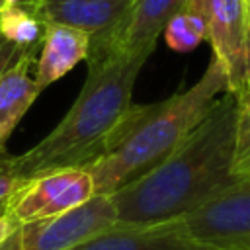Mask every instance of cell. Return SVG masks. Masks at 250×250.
I'll return each instance as SVG.
<instances>
[{"mask_svg":"<svg viewBox=\"0 0 250 250\" xmlns=\"http://www.w3.org/2000/svg\"><path fill=\"white\" fill-rule=\"evenodd\" d=\"M236 141V98L225 92L195 129L150 172L111 199L121 227L170 223L229 188Z\"/></svg>","mask_w":250,"mask_h":250,"instance_id":"cell-1","label":"cell"},{"mask_svg":"<svg viewBox=\"0 0 250 250\" xmlns=\"http://www.w3.org/2000/svg\"><path fill=\"white\" fill-rule=\"evenodd\" d=\"M154 49L111 53L88 61L86 82L66 115L29 150L16 154L23 180L62 168H86L100 158L131 109L137 76Z\"/></svg>","mask_w":250,"mask_h":250,"instance_id":"cell-2","label":"cell"},{"mask_svg":"<svg viewBox=\"0 0 250 250\" xmlns=\"http://www.w3.org/2000/svg\"><path fill=\"white\" fill-rule=\"evenodd\" d=\"M225 92H229L227 76L213 57L201 78L188 90L156 104L131 105L107 150L86 166L94 182V195H111L158 166Z\"/></svg>","mask_w":250,"mask_h":250,"instance_id":"cell-3","label":"cell"},{"mask_svg":"<svg viewBox=\"0 0 250 250\" xmlns=\"http://www.w3.org/2000/svg\"><path fill=\"white\" fill-rule=\"evenodd\" d=\"M115 223L117 211L111 195H92L66 213L18 225L0 250H72Z\"/></svg>","mask_w":250,"mask_h":250,"instance_id":"cell-4","label":"cell"},{"mask_svg":"<svg viewBox=\"0 0 250 250\" xmlns=\"http://www.w3.org/2000/svg\"><path fill=\"white\" fill-rule=\"evenodd\" d=\"M191 240L213 250H250V176L174 221Z\"/></svg>","mask_w":250,"mask_h":250,"instance_id":"cell-5","label":"cell"},{"mask_svg":"<svg viewBox=\"0 0 250 250\" xmlns=\"http://www.w3.org/2000/svg\"><path fill=\"white\" fill-rule=\"evenodd\" d=\"M207 39L225 70L229 92L250 90V14L246 0H205Z\"/></svg>","mask_w":250,"mask_h":250,"instance_id":"cell-6","label":"cell"},{"mask_svg":"<svg viewBox=\"0 0 250 250\" xmlns=\"http://www.w3.org/2000/svg\"><path fill=\"white\" fill-rule=\"evenodd\" d=\"M94 195V182L86 168H62L35 178L10 199L6 213L16 225L66 213Z\"/></svg>","mask_w":250,"mask_h":250,"instance_id":"cell-7","label":"cell"},{"mask_svg":"<svg viewBox=\"0 0 250 250\" xmlns=\"http://www.w3.org/2000/svg\"><path fill=\"white\" fill-rule=\"evenodd\" d=\"M189 0H131L129 12L121 25L100 45L90 47V59H102L111 53H131L156 45L166 23L188 10Z\"/></svg>","mask_w":250,"mask_h":250,"instance_id":"cell-8","label":"cell"},{"mask_svg":"<svg viewBox=\"0 0 250 250\" xmlns=\"http://www.w3.org/2000/svg\"><path fill=\"white\" fill-rule=\"evenodd\" d=\"M131 0H37L43 23H62L90 35V47L104 43L125 20Z\"/></svg>","mask_w":250,"mask_h":250,"instance_id":"cell-9","label":"cell"},{"mask_svg":"<svg viewBox=\"0 0 250 250\" xmlns=\"http://www.w3.org/2000/svg\"><path fill=\"white\" fill-rule=\"evenodd\" d=\"M72 250H213L191 240L170 223L143 225V227H121L115 225L109 230L94 236L92 240Z\"/></svg>","mask_w":250,"mask_h":250,"instance_id":"cell-10","label":"cell"},{"mask_svg":"<svg viewBox=\"0 0 250 250\" xmlns=\"http://www.w3.org/2000/svg\"><path fill=\"white\" fill-rule=\"evenodd\" d=\"M35 51L37 49H23L0 72V150L6 148V141L16 125L43 92L35 76H31Z\"/></svg>","mask_w":250,"mask_h":250,"instance_id":"cell-11","label":"cell"},{"mask_svg":"<svg viewBox=\"0 0 250 250\" xmlns=\"http://www.w3.org/2000/svg\"><path fill=\"white\" fill-rule=\"evenodd\" d=\"M41 55L35 61V80L41 90L68 74L90 55V35L62 23H45Z\"/></svg>","mask_w":250,"mask_h":250,"instance_id":"cell-12","label":"cell"},{"mask_svg":"<svg viewBox=\"0 0 250 250\" xmlns=\"http://www.w3.org/2000/svg\"><path fill=\"white\" fill-rule=\"evenodd\" d=\"M164 39L166 45L172 51L178 53H189L193 51L203 39H207V25L205 20L199 16L186 12H180L174 16L166 27H164Z\"/></svg>","mask_w":250,"mask_h":250,"instance_id":"cell-13","label":"cell"},{"mask_svg":"<svg viewBox=\"0 0 250 250\" xmlns=\"http://www.w3.org/2000/svg\"><path fill=\"white\" fill-rule=\"evenodd\" d=\"M232 174L236 178L250 176V90L236 98V141Z\"/></svg>","mask_w":250,"mask_h":250,"instance_id":"cell-14","label":"cell"},{"mask_svg":"<svg viewBox=\"0 0 250 250\" xmlns=\"http://www.w3.org/2000/svg\"><path fill=\"white\" fill-rule=\"evenodd\" d=\"M25 184L16 168V154H10L6 148L0 150V215L6 213L10 199Z\"/></svg>","mask_w":250,"mask_h":250,"instance_id":"cell-15","label":"cell"},{"mask_svg":"<svg viewBox=\"0 0 250 250\" xmlns=\"http://www.w3.org/2000/svg\"><path fill=\"white\" fill-rule=\"evenodd\" d=\"M23 49H20L18 45H14L12 41H8L6 37L0 35V72L21 53Z\"/></svg>","mask_w":250,"mask_h":250,"instance_id":"cell-16","label":"cell"},{"mask_svg":"<svg viewBox=\"0 0 250 250\" xmlns=\"http://www.w3.org/2000/svg\"><path fill=\"white\" fill-rule=\"evenodd\" d=\"M16 227H18V225H16L8 215H0V244L16 230Z\"/></svg>","mask_w":250,"mask_h":250,"instance_id":"cell-17","label":"cell"},{"mask_svg":"<svg viewBox=\"0 0 250 250\" xmlns=\"http://www.w3.org/2000/svg\"><path fill=\"white\" fill-rule=\"evenodd\" d=\"M188 12L205 20V0H189L188 2Z\"/></svg>","mask_w":250,"mask_h":250,"instance_id":"cell-18","label":"cell"},{"mask_svg":"<svg viewBox=\"0 0 250 250\" xmlns=\"http://www.w3.org/2000/svg\"><path fill=\"white\" fill-rule=\"evenodd\" d=\"M6 2H8V0H0V10H2L4 6H6Z\"/></svg>","mask_w":250,"mask_h":250,"instance_id":"cell-19","label":"cell"},{"mask_svg":"<svg viewBox=\"0 0 250 250\" xmlns=\"http://www.w3.org/2000/svg\"><path fill=\"white\" fill-rule=\"evenodd\" d=\"M246 8H248V14H250V0H246Z\"/></svg>","mask_w":250,"mask_h":250,"instance_id":"cell-20","label":"cell"}]
</instances>
